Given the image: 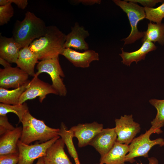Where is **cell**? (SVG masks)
<instances>
[{"label":"cell","instance_id":"ffe728a7","mask_svg":"<svg viewBox=\"0 0 164 164\" xmlns=\"http://www.w3.org/2000/svg\"><path fill=\"white\" fill-rule=\"evenodd\" d=\"M156 49V46L152 42L145 41L142 43L139 49L133 52H125L121 48V49L122 53L119 55L122 59L121 62L125 65L130 66L132 62H135L137 64L138 61L144 60L147 54Z\"/></svg>","mask_w":164,"mask_h":164},{"label":"cell","instance_id":"3957f363","mask_svg":"<svg viewBox=\"0 0 164 164\" xmlns=\"http://www.w3.org/2000/svg\"><path fill=\"white\" fill-rule=\"evenodd\" d=\"M21 122L22 127L20 140L25 144L29 145L36 141L45 142L59 136V128L49 127L43 121L34 117L29 110L24 115Z\"/></svg>","mask_w":164,"mask_h":164},{"label":"cell","instance_id":"d590c367","mask_svg":"<svg viewBox=\"0 0 164 164\" xmlns=\"http://www.w3.org/2000/svg\"><path fill=\"white\" fill-rule=\"evenodd\" d=\"M164 146V142L160 145V146Z\"/></svg>","mask_w":164,"mask_h":164},{"label":"cell","instance_id":"30bf717a","mask_svg":"<svg viewBox=\"0 0 164 164\" xmlns=\"http://www.w3.org/2000/svg\"><path fill=\"white\" fill-rule=\"evenodd\" d=\"M29 75L17 67L11 66L0 69V87L8 89L16 88L29 80Z\"/></svg>","mask_w":164,"mask_h":164},{"label":"cell","instance_id":"836d02e7","mask_svg":"<svg viewBox=\"0 0 164 164\" xmlns=\"http://www.w3.org/2000/svg\"><path fill=\"white\" fill-rule=\"evenodd\" d=\"M11 4L10 0H0V5H5Z\"/></svg>","mask_w":164,"mask_h":164},{"label":"cell","instance_id":"5bb4252c","mask_svg":"<svg viewBox=\"0 0 164 164\" xmlns=\"http://www.w3.org/2000/svg\"><path fill=\"white\" fill-rule=\"evenodd\" d=\"M90 34L82 26H80L78 22H76L71 27V31L66 35L64 48H73L75 50H88V44L85 39Z\"/></svg>","mask_w":164,"mask_h":164},{"label":"cell","instance_id":"8d00e7d4","mask_svg":"<svg viewBox=\"0 0 164 164\" xmlns=\"http://www.w3.org/2000/svg\"><path fill=\"white\" fill-rule=\"evenodd\" d=\"M104 164L103 163H101V162H100V163H98V164Z\"/></svg>","mask_w":164,"mask_h":164},{"label":"cell","instance_id":"83f0119b","mask_svg":"<svg viewBox=\"0 0 164 164\" xmlns=\"http://www.w3.org/2000/svg\"><path fill=\"white\" fill-rule=\"evenodd\" d=\"M19 157V152L0 155V164H18Z\"/></svg>","mask_w":164,"mask_h":164},{"label":"cell","instance_id":"8992f818","mask_svg":"<svg viewBox=\"0 0 164 164\" xmlns=\"http://www.w3.org/2000/svg\"><path fill=\"white\" fill-rule=\"evenodd\" d=\"M151 134L148 130L133 140L128 145V152L125 157V162L132 163L135 161V158L138 157L148 158V153L151 148L156 145L160 146L164 142L162 138L151 140Z\"/></svg>","mask_w":164,"mask_h":164},{"label":"cell","instance_id":"f1b7e54d","mask_svg":"<svg viewBox=\"0 0 164 164\" xmlns=\"http://www.w3.org/2000/svg\"><path fill=\"white\" fill-rule=\"evenodd\" d=\"M8 121L6 115H0V135H2L5 133L15 129Z\"/></svg>","mask_w":164,"mask_h":164},{"label":"cell","instance_id":"e575fe53","mask_svg":"<svg viewBox=\"0 0 164 164\" xmlns=\"http://www.w3.org/2000/svg\"><path fill=\"white\" fill-rule=\"evenodd\" d=\"M36 164H45L43 157L38 159Z\"/></svg>","mask_w":164,"mask_h":164},{"label":"cell","instance_id":"4316f807","mask_svg":"<svg viewBox=\"0 0 164 164\" xmlns=\"http://www.w3.org/2000/svg\"><path fill=\"white\" fill-rule=\"evenodd\" d=\"M14 14V9L12 4L0 5V25L8 23Z\"/></svg>","mask_w":164,"mask_h":164},{"label":"cell","instance_id":"cb8c5ba5","mask_svg":"<svg viewBox=\"0 0 164 164\" xmlns=\"http://www.w3.org/2000/svg\"><path fill=\"white\" fill-rule=\"evenodd\" d=\"M59 135L63 140L69 154L74 159L75 164H80L73 143V133L70 129H67L64 124L63 122L61 124Z\"/></svg>","mask_w":164,"mask_h":164},{"label":"cell","instance_id":"9c48e42d","mask_svg":"<svg viewBox=\"0 0 164 164\" xmlns=\"http://www.w3.org/2000/svg\"><path fill=\"white\" fill-rule=\"evenodd\" d=\"M49 94L58 95V93L52 85L40 79L38 76H35L31 80L26 90L20 96L19 104H22L28 100L39 97L40 102L42 103Z\"/></svg>","mask_w":164,"mask_h":164},{"label":"cell","instance_id":"4fadbf2b","mask_svg":"<svg viewBox=\"0 0 164 164\" xmlns=\"http://www.w3.org/2000/svg\"><path fill=\"white\" fill-rule=\"evenodd\" d=\"M117 137L114 128H103L89 145L94 147L102 157L112 148L116 142Z\"/></svg>","mask_w":164,"mask_h":164},{"label":"cell","instance_id":"484cf974","mask_svg":"<svg viewBox=\"0 0 164 164\" xmlns=\"http://www.w3.org/2000/svg\"><path fill=\"white\" fill-rule=\"evenodd\" d=\"M145 19L156 23H161L164 18V3L155 8L144 7Z\"/></svg>","mask_w":164,"mask_h":164},{"label":"cell","instance_id":"ba28073f","mask_svg":"<svg viewBox=\"0 0 164 164\" xmlns=\"http://www.w3.org/2000/svg\"><path fill=\"white\" fill-rule=\"evenodd\" d=\"M115 122L116 142L118 143L129 145L140 132V125L134 121L132 114L121 116L115 119Z\"/></svg>","mask_w":164,"mask_h":164},{"label":"cell","instance_id":"9a60e30c","mask_svg":"<svg viewBox=\"0 0 164 164\" xmlns=\"http://www.w3.org/2000/svg\"><path fill=\"white\" fill-rule=\"evenodd\" d=\"M65 145L60 138L52 144L43 157L45 164H73L64 151Z\"/></svg>","mask_w":164,"mask_h":164},{"label":"cell","instance_id":"d4e9b609","mask_svg":"<svg viewBox=\"0 0 164 164\" xmlns=\"http://www.w3.org/2000/svg\"><path fill=\"white\" fill-rule=\"evenodd\" d=\"M28 111V107L25 102L15 105L0 104V115H6L9 112L13 113L17 116L20 122L24 115Z\"/></svg>","mask_w":164,"mask_h":164},{"label":"cell","instance_id":"ac0fdd59","mask_svg":"<svg viewBox=\"0 0 164 164\" xmlns=\"http://www.w3.org/2000/svg\"><path fill=\"white\" fill-rule=\"evenodd\" d=\"M38 60L37 56L29 46H27L20 50L16 64L17 67L29 75L33 77L36 74L35 67L39 62Z\"/></svg>","mask_w":164,"mask_h":164},{"label":"cell","instance_id":"f546056e","mask_svg":"<svg viewBox=\"0 0 164 164\" xmlns=\"http://www.w3.org/2000/svg\"><path fill=\"white\" fill-rule=\"evenodd\" d=\"M127 2H132L133 3H139L144 6V7L149 8H153L156 4L159 2H162V0H125Z\"/></svg>","mask_w":164,"mask_h":164},{"label":"cell","instance_id":"5b68a950","mask_svg":"<svg viewBox=\"0 0 164 164\" xmlns=\"http://www.w3.org/2000/svg\"><path fill=\"white\" fill-rule=\"evenodd\" d=\"M37 71L35 76H38L40 73H45L50 76L52 87L61 96H65L67 91L61 77H65L60 65L59 57L41 60L36 66Z\"/></svg>","mask_w":164,"mask_h":164},{"label":"cell","instance_id":"44dd1931","mask_svg":"<svg viewBox=\"0 0 164 164\" xmlns=\"http://www.w3.org/2000/svg\"><path fill=\"white\" fill-rule=\"evenodd\" d=\"M149 102L156 108L157 113L155 118L151 122L152 126L149 130L152 134H161L162 132L161 128L164 126V99H152Z\"/></svg>","mask_w":164,"mask_h":164},{"label":"cell","instance_id":"4dcf8cb0","mask_svg":"<svg viewBox=\"0 0 164 164\" xmlns=\"http://www.w3.org/2000/svg\"><path fill=\"white\" fill-rule=\"evenodd\" d=\"M74 4H78L80 3L85 5H91L95 4H100L101 0H74L71 1Z\"/></svg>","mask_w":164,"mask_h":164},{"label":"cell","instance_id":"2e32d148","mask_svg":"<svg viewBox=\"0 0 164 164\" xmlns=\"http://www.w3.org/2000/svg\"><path fill=\"white\" fill-rule=\"evenodd\" d=\"M21 46L12 37L0 36V57L11 63H15L18 60Z\"/></svg>","mask_w":164,"mask_h":164},{"label":"cell","instance_id":"7c38bea8","mask_svg":"<svg viewBox=\"0 0 164 164\" xmlns=\"http://www.w3.org/2000/svg\"><path fill=\"white\" fill-rule=\"evenodd\" d=\"M61 55L77 67H88L91 62L99 60L98 53L91 50L80 52L72 48H66L64 49Z\"/></svg>","mask_w":164,"mask_h":164},{"label":"cell","instance_id":"277c9868","mask_svg":"<svg viewBox=\"0 0 164 164\" xmlns=\"http://www.w3.org/2000/svg\"><path fill=\"white\" fill-rule=\"evenodd\" d=\"M113 1L126 13L131 26V30L129 35L121 40L124 41V45L134 43L143 38L144 32L138 30L137 26L139 21L145 18L144 7L136 3L131 2L128 3L125 0H113Z\"/></svg>","mask_w":164,"mask_h":164},{"label":"cell","instance_id":"52a82bcc","mask_svg":"<svg viewBox=\"0 0 164 164\" xmlns=\"http://www.w3.org/2000/svg\"><path fill=\"white\" fill-rule=\"evenodd\" d=\"M60 137L57 136L41 143L29 145L19 140L17 146L19 155L18 164H32L37 159L43 157L48 148Z\"/></svg>","mask_w":164,"mask_h":164},{"label":"cell","instance_id":"d6986e66","mask_svg":"<svg viewBox=\"0 0 164 164\" xmlns=\"http://www.w3.org/2000/svg\"><path fill=\"white\" fill-rule=\"evenodd\" d=\"M128 150V145L116 142L110 150L101 157L100 162L104 164H125V158Z\"/></svg>","mask_w":164,"mask_h":164},{"label":"cell","instance_id":"603a6c76","mask_svg":"<svg viewBox=\"0 0 164 164\" xmlns=\"http://www.w3.org/2000/svg\"><path fill=\"white\" fill-rule=\"evenodd\" d=\"M18 88L9 90L0 87V102L6 104L15 105L19 104V98L26 90L30 82Z\"/></svg>","mask_w":164,"mask_h":164},{"label":"cell","instance_id":"8fae6325","mask_svg":"<svg viewBox=\"0 0 164 164\" xmlns=\"http://www.w3.org/2000/svg\"><path fill=\"white\" fill-rule=\"evenodd\" d=\"M103 128V125L94 121L91 123L79 124L70 129L73 137L78 141V145L81 148L89 145L90 142Z\"/></svg>","mask_w":164,"mask_h":164},{"label":"cell","instance_id":"1f68e13d","mask_svg":"<svg viewBox=\"0 0 164 164\" xmlns=\"http://www.w3.org/2000/svg\"><path fill=\"white\" fill-rule=\"evenodd\" d=\"M11 4L13 3L16 5L19 9H25L28 5L27 0H10Z\"/></svg>","mask_w":164,"mask_h":164},{"label":"cell","instance_id":"7402d4cb","mask_svg":"<svg viewBox=\"0 0 164 164\" xmlns=\"http://www.w3.org/2000/svg\"><path fill=\"white\" fill-rule=\"evenodd\" d=\"M146 31L143 32L144 35L142 39V43L145 41L157 42L162 45H164V23H148Z\"/></svg>","mask_w":164,"mask_h":164},{"label":"cell","instance_id":"e0dca14e","mask_svg":"<svg viewBox=\"0 0 164 164\" xmlns=\"http://www.w3.org/2000/svg\"><path fill=\"white\" fill-rule=\"evenodd\" d=\"M22 131V128L17 127L1 135L0 155L19 152L17 144L21 137Z\"/></svg>","mask_w":164,"mask_h":164},{"label":"cell","instance_id":"d6a6232c","mask_svg":"<svg viewBox=\"0 0 164 164\" xmlns=\"http://www.w3.org/2000/svg\"><path fill=\"white\" fill-rule=\"evenodd\" d=\"M0 64L4 67V68H7L11 66L10 63L1 57H0Z\"/></svg>","mask_w":164,"mask_h":164},{"label":"cell","instance_id":"7a4b0ae2","mask_svg":"<svg viewBox=\"0 0 164 164\" xmlns=\"http://www.w3.org/2000/svg\"><path fill=\"white\" fill-rule=\"evenodd\" d=\"M47 29L43 20L33 13L28 11L22 20L16 21L12 37L22 48L29 46L34 40L43 36Z\"/></svg>","mask_w":164,"mask_h":164},{"label":"cell","instance_id":"6da1fadb","mask_svg":"<svg viewBox=\"0 0 164 164\" xmlns=\"http://www.w3.org/2000/svg\"><path fill=\"white\" fill-rule=\"evenodd\" d=\"M66 36L56 26H49L45 34L34 40L29 47L40 61L59 57L65 49Z\"/></svg>","mask_w":164,"mask_h":164}]
</instances>
